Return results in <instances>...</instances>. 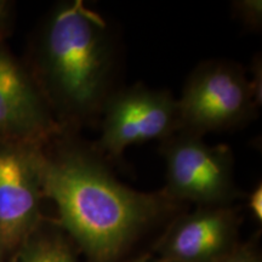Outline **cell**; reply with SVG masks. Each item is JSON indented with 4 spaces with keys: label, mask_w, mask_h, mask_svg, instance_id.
<instances>
[{
    "label": "cell",
    "mask_w": 262,
    "mask_h": 262,
    "mask_svg": "<svg viewBox=\"0 0 262 262\" xmlns=\"http://www.w3.org/2000/svg\"><path fill=\"white\" fill-rule=\"evenodd\" d=\"M41 178L57 224L89 262H119L176 206L163 191L140 192L118 181L102 156L67 130L42 146Z\"/></svg>",
    "instance_id": "6da1fadb"
},
{
    "label": "cell",
    "mask_w": 262,
    "mask_h": 262,
    "mask_svg": "<svg viewBox=\"0 0 262 262\" xmlns=\"http://www.w3.org/2000/svg\"><path fill=\"white\" fill-rule=\"evenodd\" d=\"M116 44L106 21L79 0L51 10L34 50V77L58 124L72 131L112 94Z\"/></svg>",
    "instance_id": "7a4b0ae2"
},
{
    "label": "cell",
    "mask_w": 262,
    "mask_h": 262,
    "mask_svg": "<svg viewBox=\"0 0 262 262\" xmlns=\"http://www.w3.org/2000/svg\"><path fill=\"white\" fill-rule=\"evenodd\" d=\"M178 103L180 131L199 136L241 126L260 107L243 67L225 60L196 66Z\"/></svg>",
    "instance_id": "3957f363"
},
{
    "label": "cell",
    "mask_w": 262,
    "mask_h": 262,
    "mask_svg": "<svg viewBox=\"0 0 262 262\" xmlns=\"http://www.w3.org/2000/svg\"><path fill=\"white\" fill-rule=\"evenodd\" d=\"M162 153L166 165L163 192L171 201L229 206L239 196L228 146H209L202 136L179 131L163 141Z\"/></svg>",
    "instance_id": "277c9868"
},
{
    "label": "cell",
    "mask_w": 262,
    "mask_h": 262,
    "mask_svg": "<svg viewBox=\"0 0 262 262\" xmlns=\"http://www.w3.org/2000/svg\"><path fill=\"white\" fill-rule=\"evenodd\" d=\"M101 156L119 157L131 146L165 141L181 130L178 100L166 90L145 85L112 91L101 110Z\"/></svg>",
    "instance_id": "5b68a950"
},
{
    "label": "cell",
    "mask_w": 262,
    "mask_h": 262,
    "mask_svg": "<svg viewBox=\"0 0 262 262\" xmlns=\"http://www.w3.org/2000/svg\"><path fill=\"white\" fill-rule=\"evenodd\" d=\"M42 146L0 139V257L5 261L44 219Z\"/></svg>",
    "instance_id": "8992f818"
},
{
    "label": "cell",
    "mask_w": 262,
    "mask_h": 262,
    "mask_svg": "<svg viewBox=\"0 0 262 262\" xmlns=\"http://www.w3.org/2000/svg\"><path fill=\"white\" fill-rule=\"evenodd\" d=\"M63 130L33 74L0 40V139L45 145Z\"/></svg>",
    "instance_id": "52a82bcc"
},
{
    "label": "cell",
    "mask_w": 262,
    "mask_h": 262,
    "mask_svg": "<svg viewBox=\"0 0 262 262\" xmlns=\"http://www.w3.org/2000/svg\"><path fill=\"white\" fill-rule=\"evenodd\" d=\"M239 220L231 206H198L171 222L156 256L171 262H219L239 244Z\"/></svg>",
    "instance_id": "ba28073f"
},
{
    "label": "cell",
    "mask_w": 262,
    "mask_h": 262,
    "mask_svg": "<svg viewBox=\"0 0 262 262\" xmlns=\"http://www.w3.org/2000/svg\"><path fill=\"white\" fill-rule=\"evenodd\" d=\"M6 262H80L78 249L57 221L42 219Z\"/></svg>",
    "instance_id": "9c48e42d"
},
{
    "label": "cell",
    "mask_w": 262,
    "mask_h": 262,
    "mask_svg": "<svg viewBox=\"0 0 262 262\" xmlns=\"http://www.w3.org/2000/svg\"><path fill=\"white\" fill-rule=\"evenodd\" d=\"M233 14L245 27L257 31L262 25V2L261 0H238L234 2Z\"/></svg>",
    "instance_id": "30bf717a"
},
{
    "label": "cell",
    "mask_w": 262,
    "mask_h": 262,
    "mask_svg": "<svg viewBox=\"0 0 262 262\" xmlns=\"http://www.w3.org/2000/svg\"><path fill=\"white\" fill-rule=\"evenodd\" d=\"M219 262H262L257 247L253 243L239 244L237 248Z\"/></svg>",
    "instance_id": "8fae6325"
},
{
    "label": "cell",
    "mask_w": 262,
    "mask_h": 262,
    "mask_svg": "<svg viewBox=\"0 0 262 262\" xmlns=\"http://www.w3.org/2000/svg\"><path fill=\"white\" fill-rule=\"evenodd\" d=\"M262 62H261V56L260 55H256L254 57L253 64H251V78H249V81H250L251 88H253L255 98H256V102L258 106H261L262 101Z\"/></svg>",
    "instance_id": "7c38bea8"
},
{
    "label": "cell",
    "mask_w": 262,
    "mask_h": 262,
    "mask_svg": "<svg viewBox=\"0 0 262 262\" xmlns=\"http://www.w3.org/2000/svg\"><path fill=\"white\" fill-rule=\"evenodd\" d=\"M248 210L256 222L262 221V185L255 186L248 195Z\"/></svg>",
    "instance_id": "4fadbf2b"
},
{
    "label": "cell",
    "mask_w": 262,
    "mask_h": 262,
    "mask_svg": "<svg viewBox=\"0 0 262 262\" xmlns=\"http://www.w3.org/2000/svg\"><path fill=\"white\" fill-rule=\"evenodd\" d=\"M12 16V3L8 0H0V40H3L6 28Z\"/></svg>",
    "instance_id": "5bb4252c"
},
{
    "label": "cell",
    "mask_w": 262,
    "mask_h": 262,
    "mask_svg": "<svg viewBox=\"0 0 262 262\" xmlns=\"http://www.w3.org/2000/svg\"><path fill=\"white\" fill-rule=\"evenodd\" d=\"M127 262H171V261L164 260V258H160L158 256H156V255H147V256L139 257L136 258V260L127 261Z\"/></svg>",
    "instance_id": "9a60e30c"
},
{
    "label": "cell",
    "mask_w": 262,
    "mask_h": 262,
    "mask_svg": "<svg viewBox=\"0 0 262 262\" xmlns=\"http://www.w3.org/2000/svg\"><path fill=\"white\" fill-rule=\"evenodd\" d=\"M0 262H6V261L4 260V258H2V257H0Z\"/></svg>",
    "instance_id": "2e32d148"
}]
</instances>
